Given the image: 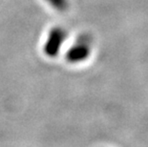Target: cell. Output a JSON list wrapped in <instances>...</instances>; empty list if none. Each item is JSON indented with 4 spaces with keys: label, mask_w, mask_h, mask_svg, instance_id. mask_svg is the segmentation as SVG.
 <instances>
[{
    "label": "cell",
    "mask_w": 148,
    "mask_h": 147,
    "mask_svg": "<svg viewBox=\"0 0 148 147\" xmlns=\"http://www.w3.org/2000/svg\"><path fill=\"white\" fill-rule=\"evenodd\" d=\"M91 54V40L87 36H80L77 43L69 50L66 58L69 62L77 63L89 57Z\"/></svg>",
    "instance_id": "1"
},
{
    "label": "cell",
    "mask_w": 148,
    "mask_h": 147,
    "mask_svg": "<svg viewBox=\"0 0 148 147\" xmlns=\"http://www.w3.org/2000/svg\"><path fill=\"white\" fill-rule=\"evenodd\" d=\"M66 37V33L60 28H55L50 32L48 40H47L44 51L49 57H56L58 54L61 44L63 43Z\"/></svg>",
    "instance_id": "2"
},
{
    "label": "cell",
    "mask_w": 148,
    "mask_h": 147,
    "mask_svg": "<svg viewBox=\"0 0 148 147\" xmlns=\"http://www.w3.org/2000/svg\"><path fill=\"white\" fill-rule=\"evenodd\" d=\"M53 8L59 11H65L68 7L67 0H47Z\"/></svg>",
    "instance_id": "3"
}]
</instances>
